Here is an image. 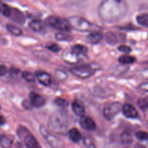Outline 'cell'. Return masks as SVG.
Here are the masks:
<instances>
[{"label": "cell", "instance_id": "obj_9", "mask_svg": "<svg viewBox=\"0 0 148 148\" xmlns=\"http://www.w3.org/2000/svg\"><path fill=\"white\" fill-rule=\"evenodd\" d=\"M82 56L75 53L72 49H66L62 53V59L65 62L71 64H77L82 61Z\"/></svg>", "mask_w": 148, "mask_h": 148}, {"label": "cell", "instance_id": "obj_6", "mask_svg": "<svg viewBox=\"0 0 148 148\" xmlns=\"http://www.w3.org/2000/svg\"><path fill=\"white\" fill-rule=\"evenodd\" d=\"M123 109V106L119 102H113L108 103L103 108V116L108 121L112 120Z\"/></svg>", "mask_w": 148, "mask_h": 148}, {"label": "cell", "instance_id": "obj_15", "mask_svg": "<svg viewBox=\"0 0 148 148\" xmlns=\"http://www.w3.org/2000/svg\"><path fill=\"white\" fill-rule=\"evenodd\" d=\"M72 108L73 112L78 116H84L85 114V108L82 103L78 101H74L72 103Z\"/></svg>", "mask_w": 148, "mask_h": 148}, {"label": "cell", "instance_id": "obj_16", "mask_svg": "<svg viewBox=\"0 0 148 148\" xmlns=\"http://www.w3.org/2000/svg\"><path fill=\"white\" fill-rule=\"evenodd\" d=\"M103 38V36L101 33L92 32V33L87 36L86 40L88 43H90V44H96V43H99L102 40Z\"/></svg>", "mask_w": 148, "mask_h": 148}, {"label": "cell", "instance_id": "obj_28", "mask_svg": "<svg viewBox=\"0 0 148 148\" xmlns=\"http://www.w3.org/2000/svg\"><path fill=\"white\" fill-rule=\"evenodd\" d=\"M23 78H24L27 82H34L35 81V75L32 72L25 71L22 75Z\"/></svg>", "mask_w": 148, "mask_h": 148}, {"label": "cell", "instance_id": "obj_32", "mask_svg": "<svg viewBox=\"0 0 148 148\" xmlns=\"http://www.w3.org/2000/svg\"><path fill=\"white\" fill-rule=\"evenodd\" d=\"M138 106L142 110L148 109V99L147 98H141L138 101Z\"/></svg>", "mask_w": 148, "mask_h": 148}, {"label": "cell", "instance_id": "obj_39", "mask_svg": "<svg viewBox=\"0 0 148 148\" xmlns=\"http://www.w3.org/2000/svg\"><path fill=\"white\" fill-rule=\"evenodd\" d=\"M143 75L145 77L147 78V79H148V68H147V69H145V70L143 71Z\"/></svg>", "mask_w": 148, "mask_h": 148}, {"label": "cell", "instance_id": "obj_18", "mask_svg": "<svg viewBox=\"0 0 148 148\" xmlns=\"http://www.w3.org/2000/svg\"><path fill=\"white\" fill-rule=\"evenodd\" d=\"M13 144V137L9 135L1 136V147L2 148H11Z\"/></svg>", "mask_w": 148, "mask_h": 148}, {"label": "cell", "instance_id": "obj_29", "mask_svg": "<svg viewBox=\"0 0 148 148\" xmlns=\"http://www.w3.org/2000/svg\"><path fill=\"white\" fill-rule=\"evenodd\" d=\"M54 103L56 104V106H58L62 107V108H65V107L69 106V103H68L67 101L60 98H57L56 99H55Z\"/></svg>", "mask_w": 148, "mask_h": 148}, {"label": "cell", "instance_id": "obj_1", "mask_svg": "<svg viewBox=\"0 0 148 148\" xmlns=\"http://www.w3.org/2000/svg\"><path fill=\"white\" fill-rule=\"evenodd\" d=\"M128 10L125 0H103L98 7V13L103 21L113 23L124 18Z\"/></svg>", "mask_w": 148, "mask_h": 148}, {"label": "cell", "instance_id": "obj_14", "mask_svg": "<svg viewBox=\"0 0 148 148\" xmlns=\"http://www.w3.org/2000/svg\"><path fill=\"white\" fill-rule=\"evenodd\" d=\"M9 17L12 20H13L15 23H19V24H23L25 23V20L23 13L20 10L14 8H12L11 14H10V16Z\"/></svg>", "mask_w": 148, "mask_h": 148}, {"label": "cell", "instance_id": "obj_31", "mask_svg": "<svg viewBox=\"0 0 148 148\" xmlns=\"http://www.w3.org/2000/svg\"><path fill=\"white\" fill-rule=\"evenodd\" d=\"M46 48H47L49 50H50L52 52H54V53H57V52L60 51L61 50V47L59 46V45H57L56 43H49V44H48L47 46H46Z\"/></svg>", "mask_w": 148, "mask_h": 148}, {"label": "cell", "instance_id": "obj_30", "mask_svg": "<svg viewBox=\"0 0 148 148\" xmlns=\"http://www.w3.org/2000/svg\"><path fill=\"white\" fill-rule=\"evenodd\" d=\"M11 7H10L8 5L5 4H2V6H1V13H2L3 15L7 17H9L10 16V14H11Z\"/></svg>", "mask_w": 148, "mask_h": 148}, {"label": "cell", "instance_id": "obj_10", "mask_svg": "<svg viewBox=\"0 0 148 148\" xmlns=\"http://www.w3.org/2000/svg\"><path fill=\"white\" fill-rule=\"evenodd\" d=\"M29 100L30 104L36 108H40L46 103L45 98L40 94L35 92H31L29 94Z\"/></svg>", "mask_w": 148, "mask_h": 148}, {"label": "cell", "instance_id": "obj_23", "mask_svg": "<svg viewBox=\"0 0 148 148\" xmlns=\"http://www.w3.org/2000/svg\"><path fill=\"white\" fill-rule=\"evenodd\" d=\"M121 142L124 145H130L133 142L132 137L129 132H124L121 135Z\"/></svg>", "mask_w": 148, "mask_h": 148}, {"label": "cell", "instance_id": "obj_22", "mask_svg": "<svg viewBox=\"0 0 148 148\" xmlns=\"http://www.w3.org/2000/svg\"><path fill=\"white\" fill-rule=\"evenodd\" d=\"M105 39L110 44H116L119 42V39L117 38V35L114 32H108L105 35Z\"/></svg>", "mask_w": 148, "mask_h": 148}, {"label": "cell", "instance_id": "obj_26", "mask_svg": "<svg viewBox=\"0 0 148 148\" xmlns=\"http://www.w3.org/2000/svg\"><path fill=\"white\" fill-rule=\"evenodd\" d=\"M55 38L59 41H71L73 39V37L66 33H58L55 35Z\"/></svg>", "mask_w": 148, "mask_h": 148}, {"label": "cell", "instance_id": "obj_4", "mask_svg": "<svg viewBox=\"0 0 148 148\" xmlns=\"http://www.w3.org/2000/svg\"><path fill=\"white\" fill-rule=\"evenodd\" d=\"M72 28L79 32H87L95 30L98 28L95 25L91 24L89 21L81 17L74 16L68 19Z\"/></svg>", "mask_w": 148, "mask_h": 148}, {"label": "cell", "instance_id": "obj_11", "mask_svg": "<svg viewBox=\"0 0 148 148\" xmlns=\"http://www.w3.org/2000/svg\"><path fill=\"white\" fill-rule=\"evenodd\" d=\"M36 77L38 82L45 87L50 86L51 84V78L47 72L44 71H38L36 73Z\"/></svg>", "mask_w": 148, "mask_h": 148}, {"label": "cell", "instance_id": "obj_36", "mask_svg": "<svg viewBox=\"0 0 148 148\" xmlns=\"http://www.w3.org/2000/svg\"><path fill=\"white\" fill-rule=\"evenodd\" d=\"M64 4H75L81 3L82 1H85V0H59Z\"/></svg>", "mask_w": 148, "mask_h": 148}, {"label": "cell", "instance_id": "obj_5", "mask_svg": "<svg viewBox=\"0 0 148 148\" xmlns=\"http://www.w3.org/2000/svg\"><path fill=\"white\" fill-rule=\"evenodd\" d=\"M47 22L49 25L61 31L69 32L72 28L69 20L62 17L51 16L47 19Z\"/></svg>", "mask_w": 148, "mask_h": 148}, {"label": "cell", "instance_id": "obj_7", "mask_svg": "<svg viewBox=\"0 0 148 148\" xmlns=\"http://www.w3.org/2000/svg\"><path fill=\"white\" fill-rule=\"evenodd\" d=\"M70 72L75 76L86 79L93 75L95 69L90 65H79L70 69Z\"/></svg>", "mask_w": 148, "mask_h": 148}, {"label": "cell", "instance_id": "obj_27", "mask_svg": "<svg viewBox=\"0 0 148 148\" xmlns=\"http://www.w3.org/2000/svg\"><path fill=\"white\" fill-rule=\"evenodd\" d=\"M83 143L85 148H96V146L94 144L92 139L88 136H85L83 138Z\"/></svg>", "mask_w": 148, "mask_h": 148}, {"label": "cell", "instance_id": "obj_2", "mask_svg": "<svg viewBox=\"0 0 148 148\" xmlns=\"http://www.w3.org/2000/svg\"><path fill=\"white\" fill-rule=\"evenodd\" d=\"M67 126V117L65 114L57 112L51 116L49 121V127L52 132L63 134L66 132Z\"/></svg>", "mask_w": 148, "mask_h": 148}, {"label": "cell", "instance_id": "obj_40", "mask_svg": "<svg viewBox=\"0 0 148 148\" xmlns=\"http://www.w3.org/2000/svg\"><path fill=\"white\" fill-rule=\"evenodd\" d=\"M4 123H5V120H4V117H3L2 116H1V125H4Z\"/></svg>", "mask_w": 148, "mask_h": 148}, {"label": "cell", "instance_id": "obj_37", "mask_svg": "<svg viewBox=\"0 0 148 148\" xmlns=\"http://www.w3.org/2000/svg\"><path fill=\"white\" fill-rule=\"evenodd\" d=\"M139 88H140V89L142 90L148 92V82H145V83L141 84Z\"/></svg>", "mask_w": 148, "mask_h": 148}, {"label": "cell", "instance_id": "obj_24", "mask_svg": "<svg viewBox=\"0 0 148 148\" xmlns=\"http://www.w3.org/2000/svg\"><path fill=\"white\" fill-rule=\"evenodd\" d=\"M137 21L140 25L148 27V13H143L137 15Z\"/></svg>", "mask_w": 148, "mask_h": 148}, {"label": "cell", "instance_id": "obj_8", "mask_svg": "<svg viewBox=\"0 0 148 148\" xmlns=\"http://www.w3.org/2000/svg\"><path fill=\"white\" fill-rule=\"evenodd\" d=\"M40 131L43 137L47 141V143L50 145L51 147L53 148H61L62 143H61L60 140L57 137H55L54 135L51 134L49 131H47L44 127L41 126L40 127Z\"/></svg>", "mask_w": 148, "mask_h": 148}, {"label": "cell", "instance_id": "obj_3", "mask_svg": "<svg viewBox=\"0 0 148 148\" xmlns=\"http://www.w3.org/2000/svg\"><path fill=\"white\" fill-rule=\"evenodd\" d=\"M17 134L23 140L27 148H41L37 140L24 126H20L18 127Z\"/></svg>", "mask_w": 148, "mask_h": 148}, {"label": "cell", "instance_id": "obj_35", "mask_svg": "<svg viewBox=\"0 0 148 148\" xmlns=\"http://www.w3.org/2000/svg\"><path fill=\"white\" fill-rule=\"evenodd\" d=\"M118 50L125 53H130L132 51L131 48L128 46H125V45H121V46H119Z\"/></svg>", "mask_w": 148, "mask_h": 148}, {"label": "cell", "instance_id": "obj_38", "mask_svg": "<svg viewBox=\"0 0 148 148\" xmlns=\"http://www.w3.org/2000/svg\"><path fill=\"white\" fill-rule=\"evenodd\" d=\"M6 72H7V68L4 65L1 64L0 66V75H1V76H4Z\"/></svg>", "mask_w": 148, "mask_h": 148}, {"label": "cell", "instance_id": "obj_21", "mask_svg": "<svg viewBox=\"0 0 148 148\" xmlns=\"http://www.w3.org/2000/svg\"><path fill=\"white\" fill-rule=\"evenodd\" d=\"M119 62L122 64H131L136 62V58L130 55H122L119 58Z\"/></svg>", "mask_w": 148, "mask_h": 148}, {"label": "cell", "instance_id": "obj_13", "mask_svg": "<svg viewBox=\"0 0 148 148\" xmlns=\"http://www.w3.org/2000/svg\"><path fill=\"white\" fill-rule=\"evenodd\" d=\"M123 114L126 117L130 119H135L138 116V111L131 104L126 103L123 106Z\"/></svg>", "mask_w": 148, "mask_h": 148}, {"label": "cell", "instance_id": "obj_25", "mask_svg": "<svg viewBox=\"0 0 148 148\" xmlns=\"http://www.w3.org/2000/svg\"><path fill=\"white\" fill-rule=\"evenodd\" d=\"M7 29L11 34L13 35V36H20L23 34V32H22V30H20L19 27H16L14 25L10 24V23L7 24Z\"/></svg>", "mask_w": 148, "mask_h": 148}, {"label": "cell", "instance_id": "obj_34", "mask_svg": "<svg viewBox=\"0 0 148 148\" xmlns=\"http://www.w3.org/2000/svg\"><path fill=\"white\" fill-rule=\"evenodd\" d=\"M56 78H58L59 79L63 81L65 80V79L67 78V75H66L64 71L57 69V70L56 71Z\"/></svg>", "mask_w": 148, "mask_h": 148}, {"label": "cell", "instance_id": "obj_19", "mask_svg": "<svg viewBox=\"0 0 148 148\" xmlns=\"http://www.w3.org/2000/svg\"><path fill=\"white\" fill-rule=\"evenodd\" d=\"M29 27L35 32H40L43 28V23L39 20H33L29 23Z\"/></svg>", "mask_w": 148, "mask_h": 148}, {"label": "cell", "instance_id": "obj_20", "mask_svg": "<svg viewBox=\"0 0 148 148\" xmlns=\"http://www.w3.org/2000/svg\"><path fill=\"white\" fill-rule=\"evenodd\" d=\"M71 49L73 50L75 53H77V54L80 55V56H85V55L87 54V53H88V48H87L86 46H83V45H80V44L75 45V46H72V47L71 48Z\"/></svg>", "mask_w": 148, "mask_h": 148}, {"label": "cell", "instance_id": "obj_12", "mask_svg": "<svg viewBox=\"0 0 148 148\" xmlns=\"http://www.w3.org/2000/svg\"><path fill=\"white\" fill-rule=\"evenodd\" d=\"M79 123L82 128L89 130V131H93L96 128V124H95L94 120L89 116H84L81 117Z\"/></svg>", "mask_w": 148, "mask_h": 148}, {"label": "cell", "instance_id": "obj_33", "mask_svg": "<svg viewBox=\"0 0 148 148\" xmlns=\"http://www.w3.org/2000/svg\"><path fill=\"white\" fill-rule=\"evenodd\" d=\"M135 137L140 140H148V133L143 131L137 132L135 134Z\"/></svg>", "mask_w": 148, "mask_h": 148}, {"label": "cell", "instance_id": "obj_17", "mask_svg": "<svg viewBox=\"0 0 148 148\" xmlns=\"http://www.w3.org/2000/svg\"><path fill=\"white\" fill-rule=\"evenodd\" d=\"M69 137L74 143H79L82 139V135L77 128H72L69 130Z\"/></svg>", "mask_w": 148, "mask_h": 148}]
</instances>
